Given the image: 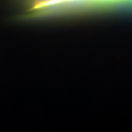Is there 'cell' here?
<instances>
[]
</instances>
